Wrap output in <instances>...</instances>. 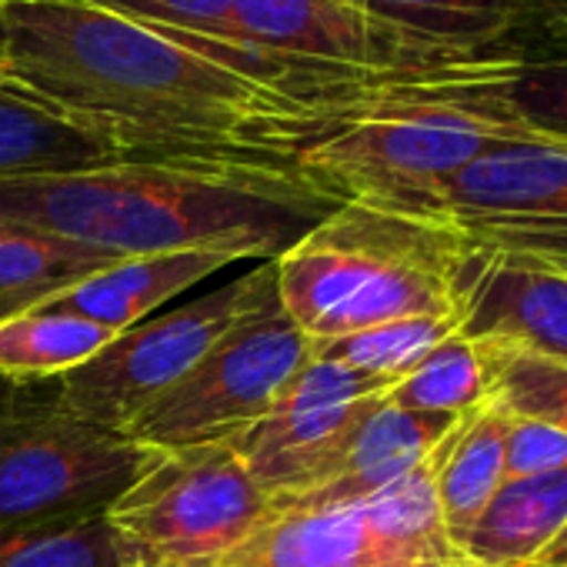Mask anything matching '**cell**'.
<instances>
[{"mask_svg":"<svg viewBox=\"0 0 567 567\" xmlns=\"http://www.w3.org/2000/svg\"><path fill=\"white\" fill-rule=\"evenodd\" d=\"M114 260L121 257L0 217V321L61 298Z\"/></svg>","mask_w":567,"mask_h":567,"instance_id":"cell-20","label":"cell"},{"mask_svg":"<svg viewBox=\"0 0 567 567\" xmlns=\"http://www.w3.org/2000/svg\"><path fill=\"white\" fill-rule=\"evenodd\" d=\"M527 8H537L547 18V28L567 34V0H527Z\"/></svg>","mask_w":567,"mask_h":567,"instance_id":"cell-29","label":"cell"},{"mask_svg":"<svg viewBox=\"0 0 567 567\" xmlns=\"http://www.w3.org/2000/svg\"><path fill=\"white\" fill-rule=\"evenodd\" d=\"M341 4H351V0H341Z\"/></svg>","mask_w":567,"mask_h":567,"instance_id":"cell-31","label":"cell"},{"mask_svg":"<svg viewBox=\"0 0 567 567\" xmlns=\"http://www.w3.org/2000/svg\"><path fill=\"white\" fill-rule=\"evenodd\" d=\"M461 328H464L461 315L408 318V321L378 324V328H368V331H358V334H348V338H338L328 344H315V354L398 384L404 374H411L434 348H441Z\"/></svg>","mask_w":567,"mask_h":567,"instance_id":"cell-24","label":"cell"},{"mask_svg":"<svg viewBox=\"0 0 567 567\" xmlns=\"http://www.w3.org/2000/svg\"><path fill=\"white\" fill-rule=\"evenodd\" d=\"M131 157L114 141L91 134L0 84V181L68 174Z\"/></svg>","mask_w":567,"mask_h":567,"instance_id":"cell-19","label":"cell"},{"mask_svg":"<svg viewBox=\"0 0 567 567\" xmlns=\"http://www.w3.org/2000/svg\"><path fill=\"white\" fill-rule=\"evenodd\" d=\"M267 514L270 497L230 441L157 451L104 511L127 567H220Z\"/></svg>","mask_w":567,"mask_h":567,"instance_id":"cell-6","label":"cell"},{"mask_svg":"<svg viewBox=\"0 0 567 567\" xmlns=\"http://www.w3.org/2000/svg\"><path fill=\"white\" fill-rule=\"evenodd\" d=\"M157 457L64 411L48 381L0 378V527L104 514Z\"/></svg>","mask_w":567,"mask_h":567,"instance_id":"cell-4","label":"cell"},{"mask_svg":"<svg viewBox=\"0 0 567 567\" xmlns=\"http://www.w3.org/2000/svg\"><path fill=\"white\" fill-rule=\"evenodd\" d=\"M434 217L454 227L467 250L567 277V144H501L434 197Z\"/></svg>","mask_w":567,"mask_h":567,"instance_id":"cell-9","label":"cell"},{"mask_svg":"<svg viewBox=\"0 0 567 567\" xmlns=\"http://www.w3.org/2000/svg\"><path fill=\"white\" fill-rule=\"evenodd\" d=\"M391 388L384 378L311 354L274 408L230 444L274 504L308 484Z\"/></svg>","mask_w":567,"mask_h":567,"instance_id":"cell-10","label":"cell"},{"mask_svg":"<svg viewBox=\"0 0 567 567\" xmlns=\"http://www.w3.org/2000/svg\"><path fill=\"white\" fill-rule=\"evenodd\" d=\"M305 68L417 71L421 58L388 28L341 0H237L230 41Z\"/></svg>","mask_w":567,"mask_h":567,"instance_id":"cell-11","label":"cell"},{"mask_svg":"<svg viewBox=\"0 0 567 567\" xmlns=\"http://www.w3.org/2000/svg\"><path fill=\"white\" fill-rule=\"evenodd\" d=\"M237 264L217 250H167L121 257L111 267L78 280L61 298L48 301L61 311L91 318L117 334L154 318L171 298L190 291L210 274Z\"/></svg>","mask_w":567,"mask_h":567,"instance_id":"cell-15","label":"cell"},{"mask_svg":"<svg viewBox=\"0 0 567 567\" xmlns=\"http://www.w3.org/2000/svg\"><path fill=\"white\" fill-rule=\"evenodd\" d=\"M530 567H567V524L560 527V534L537 554V560Z\"/></svg>","mask_w":567,"mask_h":567,"instance_id":"cell-28","label":"cell"},{"mask_svg":"<svg viewBox=\"0 0 567 567\" xmlns=\"http://www.w3.org/2000/svg\"><path fill=\"white\" fill-rule=\"evenodd\" d=\"M0 84L127 154H264L308 111L84 0H8ZM284 161V157H280Z\"/></svg>","mask_w":567,"mask_h":567,"instance_id":"cell-1","label":"cell"},{"mask_svg":"<svg viewBox=\"0 0 567 567\" xmlns=\"http://www.w3.org/2000/svg\"><path fill=\"white\" fill-rule=\"evenodd\" d=\"M464 254L444 220L348 200L274 260L277 298L311 348L391 321L461 315Z\"/></svg>","mask_w":567,"mask_h":567,"instance_id":"cell-3","label":"cell"},{"mask_svg":"<svg viewBox=\"0 0 567 567\" xmlns=\"http://www.w3.org/2000/svg\"><path fill=\"white\" fill-rule=\"evenodd\" d=\"M560 38H567V34H560Z\"/></svg>","mask_w":567,"mask_h":567,"instance_id":"cell-32","label":"cell"},{"mask_svg":"<svg viewBox=\"0 0 567 567\" xmlns=\"http://www.w3.org/2000/svg\"><path fill=\"white\" fill-rule=\"evenodd\" d=\"M484 348L491 398L514 417H540L567 431V364L520 351L507 341L474 338Z\"/></svg>","mask_w":567,"mask_h":567,"instance_id":"cell-25","label":"cell"},{"mask_svg":"<svg viewBox=\"0 0 567 567\" xmlns=\"http://www.w3.org/2000/svg\"><path fill=\"white\" fill-rule=\"evenodd\" d=\"M311 354V341L274 298L237 321L171 391L141 408L121 431L154 451L234 441L274 408Z\"/></svg>","mask_w":567,"mask_h":567,"instance_id":"cell-7","label":"cell"},{"mask_svg":"<svg viewBox=\"0 0 567 567\" xmlns=\"http://www.w3.org/2000/svg\"><path fill=\"white\" fill-rule=\"evenodd\" d=\"M564 524L567 467L504 481L461 540V554L474 567H530Z\"/></svg>","mask_w":567,"mask_h":567,"instance_id":"cell-17","label":"cell"},{"mask_svg":"<svg viewBox=\"0 0 567 567\" xmlns=\"http://www.w3.org/2000/svg\"><path fill=\"white\" fill-rule=\"evenodd\" d=\"M457 417L461 414L408 411L381 398L308 484L270 507H328L378 494L414 471L451 434Z\"/></svg>","mask_w":567,"mask_h":567,"instance_id":"cell-12","label":"cell"},{"mask_svg":"<svg viewBox=\"0 0 567 567\" xmlns=\"http://www.w3.org/2000/svg\"><path fill=\"white\" fill-rule=\"evenodd\" d=\"M117 331L61 311L54 305L31 308L0 321V378L8 381H48L61 378L94 354H101Z\"/></svg>","mask_w":567,"mask_h":567,"instance_id":"cell-21","label":"cell"},{"mask_svg":"<svg viewBox=\"0 0 567 567\" xmlns=\"http://www.w3.org/2000/svg\"><path fill=\"white\" fill-rule=\"evenodd\" d=\"M564 467H567V431L540 417L511 414L507 437H504V481H524Z\"/></svg>","mask_w":567,"mask_h":567,"instance_id":"cell-27","label":"cell"},{"mask_svg":"<svg viewBox=\"0 0 567 567\" xmlns=\"http://www.w3.org/2000/svg\"><path fill=\"white\" fill-rule=\"evenodd\" d=\"M344 204L295 164L264 154H131L0 181L4 220L117 257L217 250L267 264Z\"/></svg>","mask_w":567,"mask_h":567,"instance_id":"cell-2","label":"cell"},{"mask_svg":"<svg viewBox=\"0 0 567 567\" xmlns=\"http://www.w3.org/2000/svg\"><path fill=\"white\" fill-rule=\"evenodd\" d=\"M424 71L457 101L507 117L547 144H567V58H524L494 48Z\"/></svg>","mask_w":567,"mask_h":567,"instance_id":"cell-14","label":"cell"},{"mask_svg":"<svg viewBox=\"0 0 567 567\" xmlns=\"http://www.w3.org/2000/svg\"><path fill=\"white\" fill-rule=\"evenodd\" d=\"M8 0H0V74H4V58H8V14H4Z\"/></svg>","mask_w":567,"mask_h":567,"instance_id":"cell-30","label":"cell"},{"mask_svg":"<svg viewBox=\"0 0 567 567\" xmlns=\"http://www.w3.org/2000/svg\"><path fill=\"white\" fill-rule=\"evenodd\" d=\"M0 567H127L104 514L0 527Z\"/></svg>","mask_w":567,"mask_h":567,"instance_id":"cell-23","label":"cell"},{"mask_svg":"<svg viewBox=\"0 0 567 567\" xmlns=\"http://www.w3.org/2000/svg\"><path fill=\"white\" fill-rule=\"evenodd\" d=\"M391 404L431 414H464L491 398V378L481 341L451 334L388 394Z\"/></svg>","mask_w":567,"mask_h":567,"instance_id":"cell-22","label":"cell"},{"mask_svg":"<svg viewBox=\"0 0 567 567\" xmlns=\"http://www.w3.org/2000/svg\"><path fill=\"white\" fill-rule=\"evenodd\" d=\"M511 414L487 398L464 411L447 434V447L437 467V504L447 537L461 550V540L504 484V437Z\"/></svg>","mask_w":567,"mask_h":567,"instance_id":"cell-18","label":"cell"},{"mask_svg":"<svg viewBox=\"0 0 567 567\" xmlns=\"http://www.w3.org/2000/svg\"><path fill=\"white\" fill-rule=\"evenodd\" d=\"M144 28H164L204 41H230L237 0H84Z\"/></svg>","mask_w":567,"mask_h":567,"instance_id":"cell-26","label":"cell"},{"mask_svg":"<svg viewBox=\"0 0 567 567\" xmlns=\"http://www.w3.org/2000/svg\"><path fill=\"white\" fill-rule=\"evenodd\" d=\"M461 334L507 341L520 351L567 364V277L464 254Z\"/></svg>","mask_w":567,"mask_h":567,"instance_id":"cell-13","label":"cell"},{"mask_svg":"<svg viewBox=\"0 0 567 567\" xmlns=\"http://www.w3.org/2000/svg\"><path fill=\"white\" fill-rule=\"evenodd\" d=\"M351 4L398 34L424 68L491 54L527 11V0H351Z\"/></svg>","mask_w":567,"mask_h":567,"instance_id":"cell-16","label":"cell"},{"mask_svg":"<svg viewBox=\"0 0 567 567\" xmlns=\"http://www.w3.org/2000/svg\"><path fill=\"white\" fill-rule=\"evenodd\" d=\"M277 298L274 260L220 284L217 291L154 315L117 334L81 368L51 378L64 411L121 431L141 408L171 391L237 321Z\"/></svg>","mask_w":567,"mask_h":567,"instance_id":"cell-8","label":"cell"},{"mask_svg":"<svg viewBox=\"0 0 567 567\" xmlns=\"http://www.w3.org/2000/svg\"><path fill=\"white\" fill-rule=\"evenodd\" d=\"M444 447L447 437L414 471L361 501L270 507L220 567H474L441 517Z\"/></svg>","mask_w":567,"mask_h":567,"instance_id":"cell-5","label":"cell"}]
</instances>
